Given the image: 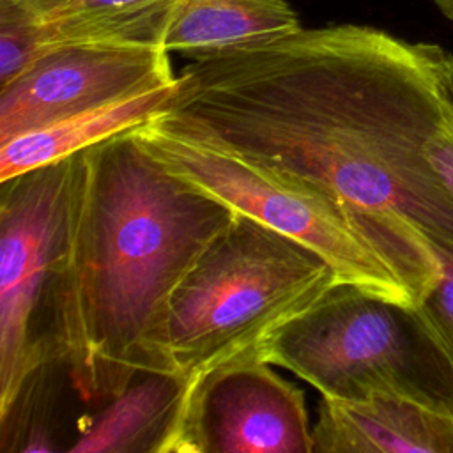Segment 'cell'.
<instances>
[{
  "instance_id": "obj_17",
  "label": "cell",
  "mask_w": 453,
  "mask_h": 453,
  "mask_svg": "<svg viewBox=\"0 0 453 453\" xmlns=\"http://www.w3.org/2000/svg\"><path fill=\"white\" fill-rule=\"evenodd\" d=\"M439 9L441 12L453 21V0H432Z\"/></svg>"
},
{
  "instance_id": "obj_11",
  "label": "cell",
  "mask_w": 453,
  "mask_h": 453,
  "mask_svg": "<svg viewBox=\"0 0 453 453\" xmlns=\"http://www.w3.org/2000/svg\"><path fill=\"white\" fill-rule=\"evenodd\" d=\"M299 28L297 14L285 0H180L163 46L195 60Z\"/></svg>"
},
{
  "instance_id": "obj_5",
  "label": "cell",
  "mask_w": 453,
  "mask_h": 453,
  "mask_svg": "<svg viewBox=\"0 0 453 453\" xmlns=\"http://www.w3.org/2000/svg\"><path fill=\"white\" fill-rule=\"evenodd\" d=\"M134 134L175 175L320 255L342 283L416 308L388 264L322 196L299 189L157 115L136 127Z\"/></svg>"
},
{
  "instance_id": "obj_15",
  "label": "cell",
  "mask_w": 453,
  "mask_h": 453,
  "mask_svg": "<svg viewBox=\"0 0 453 453\" xmlns=\"http://www.w3.org/2000/svg\"><path fill=\"white\" fill-rule=\"evenodd\" d=\"M434 250L441 264V278L416 308L453 356V244Z\"/></svg>"
},
{
  "instance_id": "obj_10",
  "label": "cell",
  "mask_w": 453,
  "mask_h": 453,
  "mask_svg": "<svg viewBox=\"0 0 453 453\" xmlns=\"http://www.w3.org/2000/svg\"><path fill=\"white\" fill-rule=\"evenodd\" d=\"M35 25L44 50L106 42L165 48L180 0H14Z\"/></svg>"
},
{
  "instance_id": "obj_13",
  "label": "cell",
  "mask_w": 453,
  "mask_h": 453,
  "mask_svg": "<svg viewBox=\"0 0 453 453\" xmlns=\"http://www.w3.org/2000/svg\"><path fill=\"white\" fill-rule=\"evenodd\" d=\"M186 382L173 373H145L81 425L73 453H157Z\"/></svg>"
},
{
  "instance_id": "obj_14",
  "label": "cell",
  "mask_w": 453,
  "mask_h": 453,
  "mask_svg": "<svg viewBox=\"0 0 453 453\" xmlns=\"http://www.w3.org/2000/svg\"><path fill=\"white\" fill-rule=\"evenodd\" d=\"M44 51L41 35L14 0H0V85Z\"/></svg>"
},
{
  "instance_id": "obj_2",
  "label": "cell",
  "mask_w": 453,
  "mask_h": 453,
  "mask_svg": "<svg viewBox=\"0 0 453 453\" xmlns=\"http://www.w3.org/2000/svg\"><path fill=\"white\" fill-rule=\"evenodd\" d=\"M237 211L170 172L134 129L74 156L65 250L50 287L46 342L85 402L173 373L170 299Z\"/></svg>"
},
{
  "instance_id": "obj_6",
  "label": "cell",
  "mask_w": 453,
  "mask_h": 453,
  "mask_svg": "<svg viewBox=\"0 0 453 453\" xmlns=\"http://www.w3.org/2000/svg\"><path fill=\"white\" fill-rule=\"evenodd\" d=\"M76 156V154H74ZM74 156L0 180V414L53 361L42 334L69 225Z\"/></svg>"
},
{
  "instance_id": "obj_12",
  "label": "cell",
  "mask_w": 453,
  "mask_h": 453,
  "mask_svg": "<svg viewBox=\"0 0 453 453\" xmlns=\"http://www.w3.org/2000/svg\"><path fill=\"white\" fill-rule=\"evenodd\" d=\"M175 83L64 119L0 145V180L65 159L119 133L143 126L161 111Z\"/></svg>"
},
{
  "instance_id": "obj_9",
  "label": "cell",
  "mask_w": 453,
  "mask_h": 453,
  "mask_svg": "<svg viewBox=\"0 0 453 453\" xmlns=\"http://www.w3.org/2000/svg\"><path fill=\"white\" fill-rule=\"evenodd\" d=\"M313 453H453V416L403 396L324 398Z\"/></svg>"
},
{
  "instance_id": "obj_8",
  "label": "cell",
  "mask_w": 453,
  "mask_h": 453,
  "mask_svg": "<svg viewBox=\"0 0 453 453\" xmlns=\"http://www.w3.org/2000/svg\"><path fill=\"white\" fill-rule=\"evenodd\" d=\"M175 81L165 48L106 42L50 46L0 85V145Z\"/></svg>"
},
{
  "instance_id": "obj_1",
  "label": "cell",
  "mask_w": 453,
  "mask_h": 453,
  "mask_svg": "<svg viewBox=\"0 0 453 453\" xmlns=\"http://www.w3.org/2000/svg\"><path fill=\"white\" fill-rule=\"evenodd\" d=\"M437 44L363 25L191 60L157 117L333 203L416 306L453 244V195L430 147L446 119Z\"/></svg>"
},
{
  "instance_id": "obj_16",
  "label": "cell",
  "mask_w": 453,
  "mask_h": 453,
  "mask_svg": "<svg viewBox=\"0 0 453 453\" xmlns=\"http://www.w3.org/2000/svg\"><path fill=\"white\" fill-rule=\"evenodd\" d=\"M442 80H444V103H446V119L441 133L430 147L432 161L449 188L453 195V55L444 53L442 62Z\"/></svg>"
},
{
  "instance_id": "obj_7",
  "label": "cell",
  "mask_w": 453,
  "mask_h": 453,
  "mask_svg": "<svg viewBox=\"0 0 453 453\" xmlns=\"http://www.w3.org/2000/svg\"><path fill=\"white\" fill-rule=\"evenodd\" d=\"M157 453H313L304 393L262 359L216 366L186 384Z\"/></svg>"
},
{
  "instance_id": "obj_3",
  "label": "cell",
  "mask_w": 453,
  "mask_h": 453,
  "mask_svg": "<svg viewBox=\"0 0 453 453\" xmlns=\"http://www.w3.org/2000/svg\"><path fill=\"white\" fill-rule=\"evenodd\" d=\"M340 280L303 242L237 212L175 288L165 350L186 384L267 343Z\"/></svg>"
},
{
  "instance_id": "obj_4",
  "label": "cell",
  "mask_w": 453,
  "mask_h": 453,
  "mask_svg": "<svg viewBox=\"0 0 453 453\" xmlns=\"http://www.w3.org/2000/svg\"><path fill=\"white\" fill-rule=\"evenodd\" d=\"M262 361L324 398L403 396L453 416V356L418 308L338 281L288 322Z\"/></svg>"
}]
</instances>
